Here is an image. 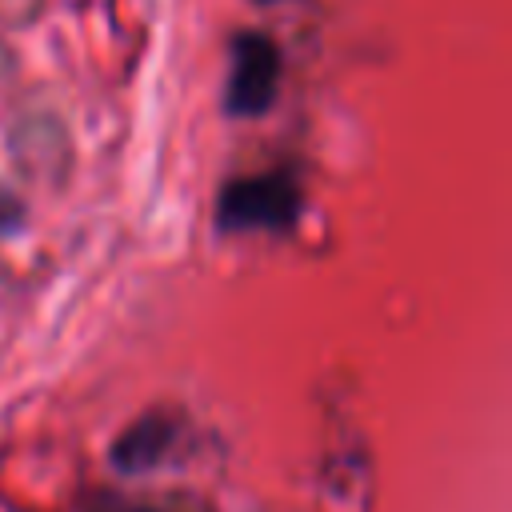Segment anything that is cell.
I'll list each match as a JSON object with an SVG mask.
<instances>
[{"label": "cell", "instance_id": "6da1fadb", "mask_svg": "<svg viewBox=\"0 0 512 512\" xmlns=\"http://www.w3.org/2000/svg\"><path fill=\"white\" fill-rule=\"evenodd\" d=\"M220 228L244 232V228H272L284 232L300 216V192L292 176L268 172V176H248L224 188L220 196Z\"/></svg>", "mask_w": 512, "mask_h": 512}, {"label": "cell", "instance_id": "7a4b0ae2", "mask_svg": "<svg viewBox=\"0 0 512 512\" xmlns=\"http://www.w3.org/2000/svg\"><path fill=\"white\" fill-rule=\"evenodd\" d=\"M280 88V48L260 32H240L232 40V72L224 104L232 116H256L272 104Z\"/></svg>", "mask_w": 512, "mask_h": 512}, {"label": "cell", "instance_id": "3957f363", "mask_svg": "<svg viewBox=\"0 0 512 512\" xmlns=\"http://www.w3.org/2000/svg\"><path fill=\"white\" fill-rule=\"evenodd\" d=\"M12 152L28 176H60L68 160V136L52 116H24L12 132Z\"/></svg>", "mask_w": 512, "mask_h": 512}, {"label": "cell", "instance_id": "277c9868", "mask_svg": "<svg viewBox=\"0 0 512 512\" xmlns=\"http://www.w3.org/2000/svg\"><path fill=\"white\" fill-rule=\"evenodd\" d=\"M168 444H172V424H168L164 416H144V420H136V424L116 440L112 460H116V468H124V472H140V468H152V464L164 456Z\"/></svg>", "mask_w": 512, "mask_h": 512}, {"label": "cell", "instance_id": "5b68a950", "mask_svg": "<svg viewBox=\"0 0 512 512\" xmlns=\"http://www.w3.org/2000/svg\"><path fill=\"white\" fill-rule=\"evenodd\" d=\"M40 12V0H0V28L28 24Z\"/></svg>", "mask_w": 512, "mask_h": 512}, {"label": "cell", "instance_id": "8992f818", "mask_svg": "<svg viewBox=\"0 0 512 512\" xmlns=\"http://www.w3.org/2000/svg\"><path fill=\"white\" fill-rule=\"evenodd\" d=\"M20 216H24V204L0 188V232H12L20 224Z\"/></svg>", "mask_w": 512, "mask_h": 512}, {"label": "cell", "instance_id": "52a82bcc", "mask_svg": "<svg viewBox=\"0 0 512 512\" xmlns=\"http://www.w3.org/2000/svg\"><path fill=\"white\" fill-rule=\"evenodd\" d=\"M12 76V56H8V48H0V84Z\"/></svg>", "mask_w": 512, "mask_h": 512}, {"label": "cell", "instance_id": "ba28073f", "mask_svg": "<svg viewBox=\"0 0 512 512\" xmlns=\"http://www.w3.org/2000/svg\"><path fill=\"white\" fill-rule=\"evenodd\" d=\"M0 284H4V268H0Z\"/></svg>", "mask_w": 512, "mask_h": 512}, {"label": "cell", "instance_id": "9c48e42d", "mask_svg": "<svg viewBox=\"0 0 512 512\" xmlns=\"http://www.w3.org/2000/svg\"><path fill=\"white\" fill-rule=\"evenodd\" d=\"M260 4H272V0H260Z\"/></svg>", "mask_w": 512, "mask_h": 512}]
</instances>
